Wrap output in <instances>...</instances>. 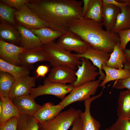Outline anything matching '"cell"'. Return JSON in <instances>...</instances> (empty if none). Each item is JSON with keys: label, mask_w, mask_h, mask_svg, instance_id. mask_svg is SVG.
<instances>
[{"label": "cell", "mask_w": 130, "mask_h": 130, "mask_svg": "<svg viewBox=\"0 0 130 130\" xmlns=\"http://www.w3.org/2000/svg\"><path fill=\"white\" fill-rule=\"evenodd\" d=\"M103 4H111L119 8L121 10L128 4L127 3L120 2L115 0H103Z\"/></svg>", "instance_id": "38"}, {"label": "cell", "mask_w": 130, "mask_h": 130, "mask_svg": "<svg viewBox=\"0 0 130 130\" xmlns=\"http://www.w3.org/2000/svg\"><path fill=\"white\" fill-rule=\"evenodd\" d=\"M109 129L110 130H130V121L127 118L118 117Z\"/></svg>", "instance_id": "33"}, {"label": "cell", "mask_w": 130, "mask_h": 130, "mask_svg": "<svg viewBox=\"0 0 130 130\" xmlns=\"http://www.w3.org/2000/svg\"><path fill=\"white\" fill-rule=\"evenodd\" d=\"M20 58L22 66L28 69L38 62H49L50 59L48 54L42 46L32 49H26L20 54Z\"/></svg>", "instance_id": "13"}, {"label": "cell", "mask_w": 130, "mask_h": 130, "mask_svg": "<svg viewBox=\"0 0 130 130\" xmlns=\"http://www.w3.org/2000/svg\"><path fill=\"white\" fill-rule=\"evenodd\" d=\"M124 52L126 55V61L130 63V49H126Z\"/></svg>", "instance_id": "41"}, {"label": "cell", "mask_w": 130, "mask_h": 130, "mask_svg": "<svg viewBox=\"0 0 130 130\" xmlns=\"http://www.w3.org/2000/svg\"><path fill=\"white\" fill-rule=\"evenodd\" d=\"M128 120H129L130 121V118H128V119H127Z\"/></svg>", "instance_id": "44"}, {"label": "cell", "mask_w": 130, "mask_h": 130, "mask_svg": "<svg viewBox=\"0 0 130 130\" xmlns=\"http://www.w3.org/2000/svg\"><path fill=\"white\" fill-rule=\"evenodd\" d=\"M102 81L97 80L74 87L70 93L59 103L64 108L72 103L81 102L90 98L96 93Z\"/></svg>", "instance_id": "5"}, {"label": "cell", "mask_w": 130, "mask_h": 130, "mask_svg": "<svg viewBox=\"0 0 130 130\" xmlns=\"http://www.w3.org/2000/svg\"><path fill=\"white\" fill-rule=\"evenodd\" d=\"M14 19L16 24L28 29L49 27L46 23L33 13L25 4L15 12Z\"/></svg>", "instance_id": "7"}, {"label": "cell", "mask_w": 130, "mask_h": 130, "mask_svg": "<svg viewBox=\"0 0 130 130\" xmlns=\"http://www.w3.org/2000/svg\"><path fill=\"white\" fill-rule=\"evenodd\" d=\"M83 6L82 11V15L83 18L86 14L88 11L90 0H83Z\"/></svg>", "instance_id": "40"}, {"label": "cell", "mask_w": 130, "mask_h": 130, "mask_svg": "<svg viewBox=\"0 0 130 130\" xmlns=\"http://www.w3.org/2000/svg\"><path fill=\"white\" fill-rule=\"evenodd\" d=\"M49 71V67L46 65L39 66L36 70L37 76L38 77H44Z\"/></svg>", "instance_id": "37"}, {"label": "cell", "mask_w": 130, "mask_h": 130, "mask_svg": "<svg viewBox=\"0 0 130 130\" xmlns=\"http://www.w3.org/2000/svg\"><path fill=\"white\" fill-rule=\"evenodd\" d=\"M80 59L82 63L78 66L76 71L77 79L72 84L74 88L95 80L96 77L99 75V72L97 71L98 68L89 59L84 58H80Z\"/></svg>", "instance_id": "8"}, {"label": "cell", "mask_w": 130, "mask_h": 130, "mask_svg": "<svg viewBox=\"0 0 130 130\" xmlns=\"http://www.w3.org/2000/svg\"><path fill=\"white\" fill-rule=\"evenodd\" d=\"M29 0H0L3 3L14 8L17 10H20L25 4L28 2Z\"/></svg>", "instance_id": "36"}, {"label": "cell", "mask_w": 130, "mask_h": 130, "mask_svg": "<svg viewBox=\"0 0 130 130\" xmlns=\"http://www.w3.org/2000/svg\"><path fill=\"white\" fill-rule=\"evenodd\" d=\"M130 29V5L128 4L121 10L117 18L112 32L117 33L120 31Z\"/></svg>", "instance_id": "27"}, {"label": "cell", "mask_w": 130, "mask_h": 130, "mask_svg": "<svg viewBox=\"0 0 130 130\" xmlns=\"http://www.w3.org/2000/svg\"><path fill=\"white\" fill-rule=\"evenodd\" d=\"M126 62V55L122 49L120 42H118L110 54L106 66L116 69H122L124 67V63Z\"/></svg>", "instance_id": "25"}, {"label": "cell", "mask_w": 130, "mask_h": 130, "mask_svg": "<svg viewBox=\"0 0 130 130\" xmlns=\"http://www.w3.org/2000/svg\"><path fill=\"white\" fill-rule=\"evenodd\" d=\"M121 12V9L115 6L103 4L102 22L106 30L111 31L115 25L117 16Z\"/></svg>", "instance_id": "21"}, {"label": "cell", "mask_w": 130, "mask_h": 130, "mask_svg": "<svg viewBox=\"0 0 130 130\" xmlns=\"http://www.w3.org/2000/svg\"><path fill=\"white\" fill-rule=\"evenodd\" d=\"M102 69L105 74L104 79L100 83L101 87H105L106 83L111 81L126 79L130 76V70L127 68L117 69L103 65Z\"/></svg>", "instance_id": "22"}, {"label": "cell", "mask_w": 130, "mask_h": 130, "mask_svg": "<svg viewBox=\"0 0 130 130\" xmlns=\"http://www.w3.org/2000/svg\"><path fill=\"white\" fill-rule=\"evenodd\" d=\"M74 88L71 84H64L44 81L43 85L33 88L30 95L34 99L41 95H52L62 100L67 94L71 92Z\"/></svg>", "instance_id": "6"}, {"label": "cell", "mask_w": 130, "mask_h": 130, "mask_svg": "<svg viewBox=\"0 0 130 130\" xmlns=\"http://www.w3.org/2000/svg\"><path fill=\"white\" fill-rule=\"evenodd\" d=\"M42 46L48 54L49 62L53 67L63 66L76 70L82 62L79 58L66 51L54 42L43 45Z\"/></svg>", "instance_id": "3"}, {"label": "cell", "mask_w": 130, "mask_h": 130, "mask_svg": "<svg viewBox=\"0 0 130 130\" xmlns=\"http://www.w3.org/2000/svg\"><path fill=\"white\" fill-rule=\"evenodd\" d=\"M75 54L79 58H84L89 59L98 69L100 76L98 79L102 81L104 79L105 75L103 71L102 67L103 65L106 66L110 58V54L94 49L91 46L83 54Z\"/></svg>", "instance_id": "11"}, {"label": "cell", "mask_w": 130, "mask_h": 130, "mask_svg": "<svg viewBox=\"0 0 130 130\" xmlns=\"http://www.w3.org/2000/svg\"><path fill=\"white\" fill-rule=\"evenodd\" d=\"M124 68H127L130 70V63L127 62L124 63ZM113 88L117 89H126L130 90V76L128 78L115 81L112 86Z\"/></svg>", "instance_id": "32"}, {"label": "cell", "mask_w": 130, "mask_h": 130, "mask_svg": "<svg viewBox=\"0 0 130 130\" xmlns=\"http://www.w3.org/2000/svg\"><path fill=\"white\" fill-rule=\"evenodd\" d=\"M15 79L6 72H0V93L5 97L9 96Z\"/></svg>", "instance_id": "30"}, {"label": "cell", "mask_w": 130, "mask_h": 130, "mask_svg": "<svg viewBox=\"0 0 130 130\" xmlns=\"http://www.w3.org/2000/svg\"><path fill=\"white\" fill-rule=\"evenodd\" d=\"M118 1L120 2L127 3L130 5V0H119Z\"/></svg>", "instance_id": "42"}, {"label": "cell", "mask_w": 130, "mask_h": 130, "mask_svg": "<svg viewBox=\"0 0 130 130\" xmlns=\"http://www.w3.org/2000/svg\"><path fill=\"white\" fill-rule=\"evenodd\" d=\"M104 89L95 96L91 97L84 101V111L81 113L80 118L82 124V130H100L101 124L91 115L90 111L91 104L94 100L101 97Z\"/></svg>", "instance_id": "14"}, {"label": "cell", "mask_w": 130, "mask_h": 130, "mask_svg": "<svg viewBox=\"0 0 130 130\" xmlns=\"http://www.w3.org/2000/svg\"><path fill=\"white\" fill-rule=\"evenodd\" d=\"M0 98L2 108L1 112L0 114V125L13 117H19L21 113L9 96H4L0 93Z\"/></svg>", "instance_id": "19"}, {"label": "cell", "mask_w": 130, "mask_h": 130, "mask_svg": "<svg viewBox=\"0 0 130 130\" xmlns=\"http://www.w3.org/2000/svg\"><path fill=\"white\" fill-rule=\"evenodd\" d=\"M105 130H110L108 128H107Z\"/></svg>", "instance_id": "43"}, {"label": "cell", "mask_w": 130, "mask_h": 130, "mask_svg": "<svg viewBox=\"0 0 130 130\" xmlns=\"http://www.w3.org/2000/svg\"><path fill=\"white\" fill-rule=\"evenodd\" d=\"M36 77L26 76L15 79L9 97H15L30 94L35 85Z\"/></svg>", "instance_id": "15"}, {"label": "cell", "mask_w": 130, "mask_h": 130, "mask_svg": "<svg viewBox=\"0 0 130 130\" xmlns=\"http://www.w3.org/2000/svg\"><path fill=\"white\" fill-rule=\"evenodd\" d=\"M72 125V130H82V124L80 117L74 121Z\"/></svg>", "instance_id": "39"}, {"label": "cell", "mask_w": 130, "mask_h": 130, "mask_svg": "<svg viewBox=\"0 0 130 130\" xmlns=\"http://www.w3.org/2000/svg\"><path fill=\"white\" fill-rule=\"evenodd\" d=\"M117 112L118 118H130V90L127 89L120 92Z\"/></svg>", "instance_id": "24"}, {"label": "cell", "mask_w": 130, "mask_h": 130, "mask_svg": "<svg viewBox=\"0 0 130 130\" xmlns=\"http://www.w3.org/2000/svg\"><path fill=\"white\" fill-rule=\"evenodd\" d=\"M76 70L63 66L53 67L45 82H55L66 84H72L76 80Z\"/></svg>", "instance_id": "10"}, {"label": "cell", "mask_w": 130, "mask_h": 130, "mask_svg": "<svg viewBox=\"0 0 130 130\" xmlns=\"http://www.w3.org/2000/svg\"><path fill=\"white\" fill-rule=\"evenodd\" d=\"M102 22L84 19L70 20V31L89 44L93 49L110 54L120 39L117 33L104 30Z\"/></svg>", "instance_id": "2"}, {"label": "cell", "mask_w": 130, "mask_h": 130, "mask_svg": "<svg viewBox=\"0 0 130 130\" xmlns=\"http://www.w3.org/2000/svg\"><path fill=\"white\" fill-rule=\"evenodd\" d=\"M29 29L39 38L43 45L53 42L64 33L50 27H43L38 29Z\"/></svg>", "instance_id": "23"}, {"label": "cell", "mask_w": 130, "mask_h": 130, "mask_svg": "<svg viewBox=\"0 0 130 130\" xmlns=\"http://www.w3.org/2000/svg\"><path fill=\"white\" fill-rule=\"evenodd\" d=\"M17 10L0 1V21L4 22L15 26L16 23L14 15Z\"/></svg>", "instance_id": "31"}, {"label": "cell", "mask_w": 130, "mask_h": 130, "mask_svg": "<svg viewBox=\"0 0 130 130\" xmlns=\"http://www.w3.org/2000/svg\"><path fill=\"white\" fill-rule=\"evenodd\" d=\"M64 108L59 103L54 105L51 102L44 104L34 115L39 123L50 121L54 118Z\"/></svg>", "instance_id": "17"}, {"label": "cell", "mask_w": 130, "mask_h": 130, "mask_svg": "<svg viewBox=\"0 0 130 130\" xmlns=\"http://www.w3.org/2000/svg\"><path fill=\"white\" fill-rule=\"evenodd\" d=\"M25 4L50 28L64 33L69 31L70 20L83 19L82 0H29Z\"/></svg>", "instance_id": "1"}, {"label": "cell", "mask_w": 130, "mask_h": 130, "mask_svg": "<svg viewBox=\"0 0 130 130\" xmlns=\"http://www.w3.org/2000/svg\"><path fill=\"white\" fill-rule=\"evenodd\" d=\"M39 122L33 116L21 114L17 130H39Z\"/></svg>", "instance_id": "29"}, {"label": "cell", "mask_w": 130, "mask_h": 130, "mask_svg": "<svg viewBox=\"0 0 130 130\" xmlns=\"http://www.w3.org/2000/svg\"><path fill=\"white\" fill-rule=\"evenodd\" d=\"M20 117H13L0 125V130H17Z\"/></svg>", "instance_id": "34"}, {"label": "cell", "mask_w": 130, "mask_h": 130, "mask_svg": "<svg viewBox=\"0 0 130 130\" xmlns=\"http://www.w3.org/2000/svg\"><path fill=\"white\" fill-rule=\"evenodd\" d=\"M103 7V0H90L88 9L84 18L102 22Z\"/></svg>", "instance_id": "26"}, {"label": "cell", "mask_w": 130, "mask_h": 130, "mask_svg": "<svg viewBox=\"0 0 130 130\" xmlns=\"http://www.w3.org/2000/svg\"><path fill=\"white\" fill-rule=\"evenodd\" d=\"M0 39L14 45L20 43L19 32L15 26L0 21Z\"/></svg>", "instance_id": "20"}, {"label": "cell", "mask_w": 130, "mask_h": 130, "mask_svg": "<svg viewBox=\"0 0 130 130\" xmlns=\"http://www.w3.org/2000/svg\"><path fill=\"white\" fill-rule=\"evenodd\" d=\"M11 99L21 113L30 116H33L42 106L36 103L35 99L30 94L15 97Z\"/></svg>", "instance_id": "16"}, {"label": "cell", "mask_w": 130, "mask_h": 130, "mask_svg": "<svg viewBox=\"0 0 130 130\" xmlns=\"http://www.w3.org/2000/svg\"><path fill=\"white\" fill-rule=\"evenodd\" d=\"M57 43L65 50L73 51L80 54L84 53L91 46L89 44L70 31L64 33Z\"/></svg>", "instance_id": "9"}, {"label": "cell", "mask_w": 130, "mask_h": 130, "mask_svg": "<svg viewBox=\"0 0 130 130\" xmlns=\"http://www.w3.org/2000/svg\"><path fill=\"white\" fill-rule=\"evenodd\" d=\"M0 72H7L14 77L15 79L28 75L30 73L29 69L23 66L16 65L0 58Z\"/></svg>", "instance_id": "28"}, {"label": "cell", "mask_w": 130, "mask_h": 130, "mask_svg": "<svg viewBox=\"0 0 130 130\" xmlns=\"http://www.w3.org/2000/svg\"><path fill=\"white\" fill-rule=\"evenodd\" d=\"M26 49L0 39V58L10 63L19 66L21 65L20 55Z\"/></svg>", "instance_id": "12"}, {"label": "cell", "mask_w": 130, "mask_h": 130, "mask_svg": "<svg viewBox=\"0 0 130 130\" xmlns=\"http://www.w3.org/2000/svg\"><path fill=\"white\" fill-rule=\"evenodd\" d=\"M120 39V43L122 50L126 49V46L130 41V29L121 31L117 33Z\"/></svg>", "instance_id": "35"}, {"label": "cell", "mask_w": 130, "mask_h": 130, "mask_svg": "<svg viewBox=\"0 0 130 130\" xmlns=\"http://www.w3.org/2000/svg\"><path fill=\"white\" fill-rule=\"evenodd\" d=\"M20 36V44L21 47L26 49H31L42 46L43 45L39 38L29 29L16 24Z\"/></svg>", "instance_id": "18"}, {"label": "cell", "mask_w": 130, "mask_h": 130, "mask_svg": "<svg viewBox=\"0 0 130 130\" xmlns=\"http://www.w3.org/2000/svg\"><path fill=\"white\" fill-rule=\"evenodd\" d=\"M82 112L73 108L60 112L50 121L39 122V130H68Z\"/></svg>", "instance_id": "4"}]
</instances>
